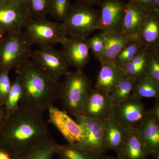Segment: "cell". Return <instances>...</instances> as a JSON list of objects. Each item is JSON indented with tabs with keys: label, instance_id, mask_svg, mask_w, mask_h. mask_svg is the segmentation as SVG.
I'll use <instances>...</instances> for the list:
<instances>
[{
	"label": "cell",
	"instance_id": "cell-19",
	"mask_svg": "<svg viewBox=\"0 0 159 159\" xmlns=\"http://www.w3.org/2000/svg\"><path fill=\"white\" fill-rule=\"evenodd\" d=\"M104 146L105 150L119 152L125 142L129 131L116 120L111 118L104 122Z\"/></svg>",
	"mask_w": 159,
	"mask_h": 159
},
{
	"label": "cell",
	"instance_id": "cell-38",
	"mask_svg": "<svg viewBox=\"0 0 159 159\" xmlns=\"http://www.w3.org/2000/svg\"><path fill=\"white\" fill-rule=\"evenodd\" d=\"M154 12L159 13V0H152Z\"/></svg>",
	"mask_w": 159,
	"mask_h": 159
},
{
	"label": "cell",
	"instance_id": "cell-24",
	"mask_svg": "<svg viewBox=\"0 0 159 159\" xmlns=\"http://www.w3.org/2000/svg\"><path fill=\"white\" fill-rule=\"evenodd\" d=\"M56 154L61 159H99L91 151L75 144H58Z\"/></svg>",
	"mask_w": 159,
	"mask_h": 159
},
{
	"label": "cell",
	"instance_id": "cell-33",
	"mask_svg": "<svg viewBox=\"0 0 159 159\" xmlns=\"http://www.w3.org/2000/svg\"><path fill=\"white\" fill-rule=\"evenodd\" d=\"M89 48L95 57L99 60L104 48V42L101 32L86 39Z\"/></svg>",
	"mask_w": 159,
	"mask_h": 159
},
{
	"label": "cell",
	"instance_id": "cell-8",
	"mask_svg": "<svg viewBox=\"0 0 159 159\" xmlns=\"http://www.w3.org/2000/svg\"><path fill=\"white\" fill-rule=\"evenodd\" d=\"M148 114V110L142 99L131 95L115 105L112 118L129 131L137 130Z\"/></svg>",
	"mask_w": 159,
	"mask_h": 159
},
{
	"label": "cell",
	"instance_id": "cell-35",
	"mask_svg": "<svg viewBox=\"0 0 159 159\" xmlns=\"http://www.w3.org/2000/svg\"><path fill=\"white\" fill-rule=\"evenodd\" d=\"M146 11H153L152 0H129Z\"/></svg>",
	"mask_w": 159,
	"mask_h": 159
},
{
	"label": "cell",
	"instance_id": "cell-5",
	"mask_svg": "<svg viewBox=\"0 0 159 159\" xmlns=\"http://www.w3.org/2000/svg\"><path fill=\"white\" fill-rule=\"evenodd\" d=\"M31 46L22 31L6 34L0 45V70L10 72L29 61Z\"/></svg>",
	"mask_w": 159,
	"mask_h": 159
},
{
	"label": "cell",
	"instance_id": "cell-25",
	"mask_svg": "<svg viewBox=\"0 0 159 159\" xmlns=\"http://www.w3.org/2000/svg\"><path fill=\"white\" fill-rule=\"evenodd\" d=\"M132 95L142 99V98L159 99V84L145 77L137 80Z\"/></svg>",
	"mask_w": 159,
	"mask_h": 159
},
{
	"label": "cell",
	"instance_id": "cell-42",
	"mask_svg": "<svg viewBox=\"0 0 159 159\" xmlns=\"http://www.w3.org/2000/svg\"><path fill=\"white\" fill-rule=\"evenodd\" d=\"M4 119H5V116H4V112H3L0 115V130L4 122Z\"/></svg>",
	"mask_w": 159,
	"mask_h": 159
},
{
	"label": "cell",
	"instance_id": "cell-34",
	"mask_svg": "<svg viewBox=\"0 0 159 159\" xmlns=\"http://www.w3.org/2000/svg\"><path fill=\"white\" fill-rule=\"evenodd\" d=\"M21 156L9 144L0 139V159H20Z\"/></svg>",
	"mask_w": 159,
	"mask_h": 159
},
{
	"label": "cell",
	"instance_id": "cell-12",
	"mask_svg": "<svg viewBox=\"0 0 159 159\" xmlns=\"http://www.w3.org/2000/svg\"><path fill=\"white\" fill-rule=\"evenodd\" d=\"M125 4L121 0H104L99 11V29L101 32L121 31Z\"/></svg>",
	"mask_w": 159,
	"mask_h": 159
},
{
	"label": "cell",
	"instance_id": "cell-16",
	"mask_svg": "<svg viewBox=\"0 0 159 159\" xmlns=\"http://www.w3.org/2000/svg\"><path fill=\"white\" fill-rule=\"evenodd\" d=\"M137 39L144 48L158 49L159 13L149 11L137 35Z\"/></svg>",
	"mask_w": 159,
	"mask_h": 159
},
{
	"label": "cell",
	"instance_id": "cell-29",
	"mask_svg": "<svg viewBox=\"0 0 159 159\" xmlns=\"http://www.w3.org/2000/svg\"><path fill=\"white\" fill-rule=\"evenodd\" d=\"M143 48L137 39L132 40L118 54L115 60V64L119 67L129 62Z\"/></svg>",
	"mask_w": 159,
	"mask_h": 159
},
{
	"label": "cell",
	"instance_id": "cell-36",
	"mask_svg": "<svg viewBox=\"0 0 159 159\" xmlns=\"http://www.w3.org/2000/svg\"><path fill=\"white\" fill-rule=\"evenodd\" d=\"M148 114L155 119L159 121V100H156V102L153 107L148 110Z\"/></svg>",
	"mask_w": 159,
	"mask_h": 159
},
{
	"label": "cell",
	"instance_id": "cell-6",
	"mask_svg": "<svg viewBox=\"0 0 159 159\" xmlns=\"http://www.w3.org/2000/svg\"><path fill=\"white\" fill-rule=\"evenodd\" d=\"M31 45L39 47H54L67 36L62 23L52 21L46 18H31L22 30Z\"/></svg>",
	"mask_w": 159,
	"mask_h": 159
},
{
	"label": "cell",
	"instance_id": "cell-2",
	"mask_svg": "<svg viewBox=\"0 0 159 159\" xmlns=\"http://www.w3.org/2000/svg\"><path fill=\"white\" fill-rule=\"evenodd\" d=\"M48 124L43 115L20 106L5 118L0 139L20 154L50 137Z\"/></svg>",
	"mask_w": 159,
	"mask_h": 159
},
{
	"label": "cell",
	"instance_id": "cell-23",
	"mask_svg": "<svg viewBox=\"0 0 159 159\" xmlns=\"http://www.w3.org/2000/svg\"><path fill=\"white\" fill-rule=\"evenodd\" d=\"M58 144L51 137L32 146L22 155L20 159H52L56 154Z\"/></svg>",
	"mask_w": 159,
	"mask_h": 159
},
{
	"label": "cell",
	"instance_id": "cell-39",
	"mask_svg": "<svg viewBox=\"0 0 159 159\" xmlns=\"http://www.w3.org/2000/svg\"><path fill=\"white\" fill-rule=\"evenodd\" d=\"M7 33L0 28V45L2 42L3 40L6 37Z\"/></svg>",
	"mask_w": 159,
	"mask_h": 159
},
{
	"label": "cell",
	"instance_id": "cell-27",
	"mask_svg": "<svg viewBox=\"0 0 159 159\" xmlns=\"http://www.w3.org/2000/svg\"><path fill=\"white\" fill-rule=\"evenodd\" d=\"M22 95L23 89L20 80L16 75L12 83L11 90L4 104L5 118H8L19 108Z\"/></svg>",
	"mask_w": 159,
	"mask_h": 159
},
{
	"label": "cell",
	"instance_id": "cell-22",
	"mask_svg": "<svg viewBox=\"0 0 159 159\" xmlns=\"http://www.w3.org/2000/svg\"><path fill=\"white\" fill-rule=\"evenodd\" d=\"M149 50L143 48L129 62L119 67L122 75L138 80L144 75Z\"/></svg>",
	"mask_w": 159,
	"mask_h": 159
},
{
	"label": "cell",
	"instance_id": "cell-4",
	"mask_svg": "<svg viewBox=\"0 0 159 159\" xmlns=\"http://www.w3.org/2000/svg\"><path fill=\"white\" fill-rule=\"evenodd\" d=\"M61 23L68 36L87 39L99 29V11L90 5L77 2L72 5Z\"/></svg>",
	"mask_w": 159,
	"mask_h": 159
},
{
	"label": "cell",
	"instance_id": "cell-37",
	"mask_svg": "<svg viewBox=\"0 0 159 159\" xmlns=\"http://www.w3.org/2000/svg\"><path fill=\"white\" fill-rule=\"evenodd\" d=\"M77 2L83 3L92 6L94 5H99L102 3V0H77Z\"/></svg>",
	"mask_w": 159,
	"mask_h": 159
},
{
	"label": "cell",
	"instance_id": "cell-10",
	"mask_svg": "<svg viewBox=\"0 0 159 159\" xmlns=\"http://www.w3.org/2000/svg\"><path fill=\"white\" fill-rule=\"evenodd\" d=\"M48 111L49 122L57 129L68 143L77 144L84 139V129L66 111L54 105L50 107Z\"/></svg>",
	"mask_w": 159,
	"mask_h": 159
},
{
	"label": "cell",
	"instance_id": "cell-40",
	"mask_svg": "<svg viewBox=\"0 0 159 159\" xmlns=\"http://www.w3.org/2000/svg\"><path fill=\"white\" fill-rule=\"evenodd\" d=\"M0 2L7 3H22L24 0H0Z\"/></svg>",
	"mask_w": 159,
	"mask_h": 159
},
{
	"label": "cell",
	"instance_id": "cell-30",
	"mask_svg": "<svg viewBox=\"0 0 159 159\" xmlns=\"http://www.w3.org/2000/svg\"><path fill=\"white\" fill-rule=\"evenodd\" d=\"M72 6L71 0H50L49 15L57 22H62Z\"/></svg>",
	"mask_w": 159,
	"mask_h": 159
},
{
	"label": "cell",
	"instance_id": "cell-31",
	"mask_svg": "<svg viewBox=\"0 0 159 159\" xmlns=\"http://www.w3.org/2000/svg\"><path fill=\"white\" fill-rule=\"evenodd\" d=\"M144 76L159 84L158 49L149 50Z\"/></svg>",
	"mask_w": 159,
	"mask_h": 159
},
{
	"label": "cell",
	"instance_id": "cell-15",
	"mask_svg": "<svg viewBox=\"0 0 159 159\" xmlns=\"http://www.w3.org/2000/svg\"><path fill=\"white\" fill-rule=\"evenodd\" d=\"M147 152L159 159V121L149 114L137 129Z\"/></svg>",
	"mask_w": 159,
	"mask_h": 159
},
{
	"label": "cell",
	"instance_id": "cell-41",
	"mask_svg": "<svg viewBox=\"0 0 159 159\" xmlns=\"http://www.w3.org/2000/svg\"><path fill=\"white\" fill-rule=\"evenodd\" d=\"M99 159H120L118 157H114L108 156H103L99 157Z\"/></svg>",
	"mask_w": 159,
	"mask_h": 159
},
{
	"label": "cell",
	"instance_id": "cell-9",
	"mask_svg": "<svg viewBox=\"0 0 159 159\" xmlns=\"http://www.w3.org/2000/svg\"><path fill=\"white\" fill-rule=\"evenodd\" d=\"M74 117L76 122L84 129L86 134L82 142L75 145L88 149L97 156H102L106 150L103 143L104 122L87 118L81 115Z\"/></svg>",
	"mask_w": 159,
	"mask_h": 159
},
{
	"label": "cell",
	"instance_id": "cell-20",
	"mask_svg": "<svg viewBox=\"0 0 159 159\" xmlns=\"http://www.w3.org/2000/svg\"><path fill=\"white\" fill-rule=\"evenodd\" d=\"M101 67L97 75L94 89L110 95L114 87L122 76L116 64L100 62Z\"/></svg>",
	"mask_w": 159,
	"mask_h": 159
},
{
	"label": "cell",
	"instance_id": "cell-32",
	"mask_svg": "<svg viewBox=\"0 0 159 159\" xmlns=\"http://www.w3.org/2000/svg\"><path fill=\"white\" fill-rule=\"evenodd\" d=\"M9 73L8 70H0V105L3 108L12 84L9 78Z\"/></svg>",
	"mask_w": 159,
	"mask_h": 159
},
{
	"label": "cell",
	"instance_id": "cell-3",
	"mask_svg": "<svg viewBox=\"0 0 159 159\" xmlns=\"http://www.w3.org/2000/svg\"><path fill=\"white\" fill-rule=\"evenodd\" d=\"M63 77L59 100L64 110L74 117L81 115L92 89L89 80L81 70L69 71Z\"/></svg>",
	"mask_w": 159,
	"mask_h": 159
},
{
	"label": "cell",
	"instance_id": "cell-18",
	"mask_svg": "<svg viewBox=\"0 0 159 159\" xmlns=\"http://www.w3.org/2000/svg\"><path fill=\"white\" fill-rule=\"evenodd\" d=\"M148 12L129 1L125 4L121 31L132 39H136L137 34Z\"/></svg>",
	"mask_w": 159,
	"mask_h": 159
},
{
	"label": "cell",
	"instance_id": "cell-43",
	"mask_svg": "<svg viewBox=\"0 0 159 159\" xmlns=\"http://www.w3.org/2000/svg\"><path fill=\"white\" fill-rule=\"evenodd\" d=\"M4 112V108L0 105V115Z\"/></svg>",
	"mask_w": 159,
	"mask_h": 159
},
{
	"label": "cell",
	"instance_id": "cell-28",
	"mask_svg": "<svg viewBox=\"0 0 159 159\" xmlns=\"http://www.w3.org/2000/svg\"><path fill=\"white\" fill-rule=\"evenodd\" d=\"M24 2L31 18H46L49 14L50 0H24Z\"/></svg>",
	"mask_w": 159,
	"mask_h": 159
},
{
	"label": "cell",
	"instance_id": "cell-13",
	"mask_svg": "<svg viewBox=\"0 0 159 159\" xmlns=\"http://www.w3.org/2000/svg\"><path fill=\"white\" fill-rule=\"evenodd\" d=\"M114 107L110 95L92 89L81 115L105 122L112 118Z\"/></svg>",
	"mask_w": 159,
	"mask_h": 159
},
{
	"label": "cell",
	"instance_id": "cell-26",
	"mask_svg": "<svg viewBox=\"0 0 159 159\" xmlns=\"http://www.w3.org/2000/svg\"><path fill=\"white\" fill-rule=\"evenodd\" d=\"M136 80L122 76L110 94L115 105L126 100L131 96Z\"/></svg>",
	"mask_w": 159,
	"mask_h": 159
},
{
	"label": "cell",
	"instance_id": "cell-7",
	"mask_svg": "<svg viewBox=\"0 0 159 159\" xmlns=\"http://www.w3.org/2000/svg\"><path fill=\"white\" fill-rule=\"evenodd\" d=\"M30 60L57 81L70 71V65L62 51L54 47H39L32 51Z\"/></svg>",
	"mask_w": 159,
	"mask_h": 159
},
{
	"label": "cell",
	"instance_id": "cell-11",
	"mask_svg": "<svg viewBox=\"0 0 159 159\" xmlns=\"http://www.w3.org/2000/svg\"><path fill=\"white\" fill-rule=\"evenodd\" d=\"M31 18L24 2H0V28L7 34L22 31Z\"/></svg>",
	"mask_w": 159,
	"mask_h": 159
},
{
	"label": "cell",
	"instance_id": "cell-21",
	"mask_svg": "<svg viewBox=\"0 0 159 159\" xmlns=\"http://www.w3.org/2000/svg\"><path fill=\"white\" fill-rule=\"evenodd\" d=\"M117 155L120 159H148L149 155L136 130L129 131Z\"/></svg>",
	"mask_w": 159,
	"mask_h": 159
},
{
	"label": "cell",
	"instance_id": "cell-1",
	"mask_svg": "<svg viewBox=\"0 0 159 159\" xmlns=\"http://www.w3.org/2000/svg\"><path fill=\"white\" fill-rule=\"evenodd\" d=\"M23 89L20 106L42 114L59 100L61 83L30 60L16 70Z\"/></svg>",
	"mask_w": 159,
	"mask_h": 159
},
{
	"label": "cell",
	"instance_id": "cell-14",
	"mask_svg": "<svg viewBox=\"0 0 159 159\" xmlns=\"http://www.w3.org/2000/svg\"><path fill=\"white\" fill-rule=\"evenodd\" d=\"M60 44L70 66L82 70L89 59L90 50L86 39L67 35Z\"/></svg>",
	"mask_w": 159,
	"mask_h": 159
},
{
	"label": "cell",
	"instance_id": "cell-44",
	"mask_svg": "<svg viewBox=\"0 0 159 159\" xmlns=\"http://www.w3.org/2000/svg\"></svg>",
	"mask_w": 159,
	"mask_h": 159
},
{
	"label": "cell",
	"instance_id": "cell-17",
	"mask_svg": "<svg viewBox=\"0 0 159 159\" xmlns=\"http://www.w3.org/2000/svg\"><path fill=\"white\" fill-rule=\"evenodd\" d=\"M101 33L104 42V48L102 55L98 60L100 62L115 64V60L119 53L134 39L122 31Z\"/></svg>",
	"mask_w": 159,
	"mask_h": 159
}]
</instances>
